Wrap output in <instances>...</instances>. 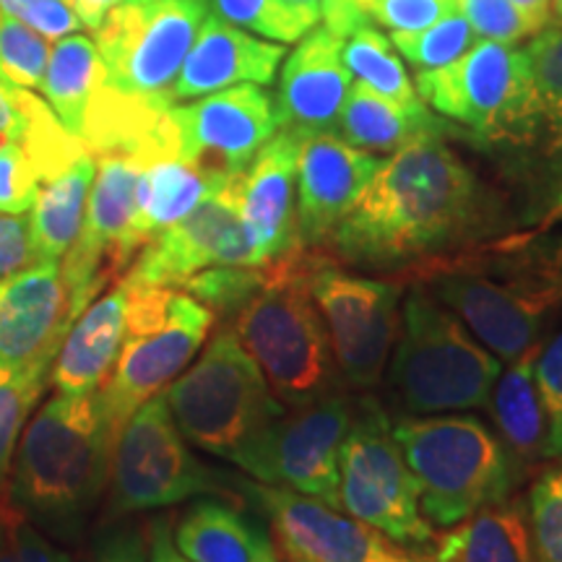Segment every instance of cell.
Instances as JSON below:
<instances>
[{
    "mask_svg": "<svg viewBox=\"0 0 562 562\" xmlns=\"http://www.w3.org/2000/svg\"><path fill=\"white\" fill-rule=\"evenodd\" d=\"M508 229L501 195L448 138H419L381 159L355 206L321 245L331 261L422 269L459 258Z\"/></svg>",
    "mask_w": 562,
    "mask_h": 562,
    "instance_id": "6da1fadb",
    "label": "cell"
},
{
    "mask_svg": "<svg viewBox=\"0 0 562 562\" xmlns=\"http://www.w3.org/2000/svg\"><path fill=\"white\" fill-rule=\"evenodd\" d=\"M112 451L100 391L55 393L19 438L5 501L37 529L74 537L110 482Z\"/></svg>",
    "mask_w": 562,
    "mask_h": 562,
    "instance_id": "7a4b0ae2",
    "label": "cell"
},
{
    "mask_svg": "<svg viewBox=\"0 0 562 562\" xmlns=\"http://www.w3.org/2000/svg\"><path fill=\"white\" fill-rule=\"evenodd\" d=\"M318 258L297 245L266 263L261 290L229 326L284 406L313 402L339 389V368L311 290Z\"/></svg>",
    "mask_w": 562,
    "mask_h": 562,
    "instance_id": "3957f363",
    "label": "cell"
},
{
    "mask_svg": "<svg viewBox=\"0 0 562 562\" xmlns=\"http://www.w3.org/2000/svg\"><path fill=\"white\" fill-rule=\"evenodd\" d=\"M391 430L432 529H451L476 510L508 501L526 476L495 430L472 414H404L391 419Z\"/></svg>",
    "mask_w": 562,
    "mask_h": 562,
    "instance_id": "277c9868",
    "label": "cell"
},
{
    "mask_svg": "<svg viewBox=\"0 0 562 562\" xmlns=\"http://www.w3.org/2000/svg\"><path fill=\"white\" fill-rule=\"evenodd\" d=\"M161 396L182 438L237 469L286 409L232 328H222Z\"/></svg>",
    "mask_w": 562,
    "mask_h": 562,
    "instance_id": "5b68a950",
    "label": "cell"
},
{
    "mask_svg": "<svg viewBox=\"0 0 562 562\" xmlns=\"http://www.w3.org/2000/svg\"><path fill=\"white\" fill-rule=\"evenodd\" d=\"M501 360L442 302L417 284L404 300L389 368L393 404L404 414L480 409L501 375Z\"/></svg>",
    "mask_w": 562,
    "mask_h": 562,
    "instance_id": "8992f818",
    "label": "cell"
},
{
    "mask_svg": "<svg viewBox=\"0 0 562 562\" xmlns=\"http://www.w3.org/2000/svg\"><path fill=\"white\" fill-rule=\"evenodd\" d=\"M414 89L482 149L490 146L524 161L537 146L542 125L537 87L526 53L513 45L476 40L448 66L419 70Z\"/></svg>",
    "mask_w": 562,
    "mask_h": 562,
    "instance_id": "52a82bcc",
    "label": "cell"
},
{
    "mask_svg": "<svg viewBox=\"0 0 562 562\" xmlns=\"http://www.w3.org/2000/svg\"><path fill=\"white\" fill-rule=\"evenodd\" d=\"M125 341L100 389L112 442H117L125 422L140 404L165 391L188 368L214 326V313L178 286L125 281Z\"/></svg>",
    "mask_w": 562,
    "mask_h": 562,
    "instance_id": "ba28073f",
    "label": "cell"
},
{
    "mask_svg": "<svg viewBox=\"0 0 562 562\" xmlns=\"http://www.w3.org/2000/svg\"><path fill=\"white\" fill-rule=\"evenodd\" d=\"M112 513L167 508L199 495H232L245 482L209 469L182 438L161 391L117 435L110 463Z\"/></svg>",
    "mask_w": 562,
    "mask_h": 562,
    "instance_id": "9c48e42d",
    "label": "cell"
},
{
    "mask_svg": "<svg viewBox=\"0 0 562 562\" xmlns=\"http://www.w3.org/2000/svg\"><path fill=\"white\" fill-rule=\"evenodd\" d=\"M339 508L412 550H430L438 537L422 516L417 480L375 398L351 409L339 453Z\"/></svg>",
    "mask_w": 562,
    "mask_h": 562,
    "instance_id": "30bf717a",
    "label": "cell"
},
{
    "mask_svg": "<svg viewBox=\"0 0 562 562\" xmlns=\"http://www.w3.org/2000/svg\"><path fill=\"white\" fill-rule=\"evenodd\" d=\"M206 16V0H121L94 32L104 83L172 104L170 89Z\"/></svg>",
    "mask_w": 562,
    "mask_h": 562,
    "instance_id": "8fae6325",
    "label": "cell"
},
{
    "mask_svg": "<svg viewBox=\"0 0 562 562\" xmlns=\"http://www.w3.org/2000/svg\"><path fill=\"white\" fill-rule=\"evenodd\" d=\"M311 290L344 381L357 391L378 385L402 328V284L344 271L321 256Z\"/></svg>",
    "mask_w": 562,
    "mask_h": 562,
    "instance_id": "7c38bea8",
    "label": "cell"
},
{
    "mask_svg": "<svg viewBox=\"0 0 562 562\" xmlns=\"http://www.w3.org/2000/svg\"><path fill=\"white\" fill-rule=\"evenodd\" d=\"M414 271L425 277L419 284L505 362L537 347L544 323L558 311L550 300L484 269L469 252Z\"/></svg>",
    "mask_w": 562,
    "mask_h": 562,
    "instance_id": "4fadbf2b",
    "label": "cell"
},
{
    "mask_svg": "<svg viewBox=\"0 0 562 562\" xmlns=\"http://www.w3.org/2000/svg\"><path fill=\"white\" fill-rule=\"evenodd\" d=\"M355 402L339 389L313 402L286 406L243 472L339 508V453ZM341 510V508H339Z\"/></svg>",
    "mask_w": 562,
    "mask_h": 562,
    "instance_id": "5bb4252c",
    "label": "cell"
},
{
    "mask_svg": "<svg viewBox=\"0 0 562 562\" xmlns=\"http://www.w3.org/2000/svg\"><path fill=\"white\" fill-rule=\"evenodd\" d=\"M252 503L277 531L281 550L300 562H435L427 550L393 542L375 526L300 492L245 482Z\"/></svg>",
    "mask_w": 562,
    "mask_h": 562,
    "instance_id": "9a60e30c",
    "label": "cell"
},
{
    "mask_svg": "<svg viewBox=\"0 0 562 562\" xmlns=\"http://www.w3.org/2000/svg\"><path fill=\"white\" fill-rule=\"evenodd\" d=\"M170 121L180 157L224 178L243 175L281 128L277 102L258 83L214 91L191 104H172Z\"/></svg>",
    "mask_w": 562,
    "mask_h": 562,
    "instance_id": "2e32d148",
    "label": "cell"
},
{
    "mask_svg": "<svg viewBox=\"0 0 562 562\" xmlns=\"http://www.w3.org/2000/svg\"><path fill=\"white\" fill-rule=\"evenodd\" d=\"M211 266H256L235 199V180L199 203L191 214L161 229L136 252L125 281L149 286H180Z\"/></svg>",
    "mask_w": 562,
    "mask_h": 562,
    "instance_id": "e0dca14e",
    "label": "cell"
},
{
    "mask_svg": "<svg viewBox=\"0 0 562 562\" xmlns=\"http://www.w3.org/2000/svg\"><path fill=\"white\" fill-rule=\"evenodd\" d=\"M144 161L125 154H100L97 172L83 211V224L76 243L63 256L60 271L66 277L76 307L83 313L89 302L100 297L112 271H121L123 237L136 211V188Z\"/></svg>",
    "mask_w": 562,
    "mask_h": 562,
    "instance_id": "ac0fdd59",
    "label": "cell"
},
{
    "mask_svg": "<svg viewBox=\"0 0 562 562\" xmlns=\"http://www.w3.org/2000/svg\"><path fill=\"white\" fill-rule=\"evenodd\" d=\"M79 315L60 263H34L0 279V368L53 370Z\"/></svg>",
    "mask_w": 562,
    "mask_h": 562,
    "instance_id": "d6986e66",
    "label": "cell"
},
{
    "mask_svg": "<svg viewBox=\"0 0 562 562\" xmlns=\"http://www.w3.org/2000/svg\"><path fill=\"white\" fill-rule=\"evenodd\" d=\"M381 157L357 149L339 133H313L300 138L297 206L294 237L300 248L318 250L355 206Z\"/></svg>",
    "mask_w": 562,
    "mask_h": 562,
    "instance_id": "ffe728a7",
    "label": "cell"
},
{
    "mask_svg": "<svg viewBox=\"0 0 562 562\" xmlns=\"http://www.w3.org/2000/svg\"><path fill=\"white\" fill-rule=\"evenodd\" d=\"M300 136L279 128L269 144L235 178V199L252 248L256 266L271 263L297 248L294 206H297Z\"/></svg>",
    "mask_w": 562,
    "mask_h": 562,
    "instance_id": "44dd1931",
    "label": "cell"
},
{
    "mask_svg": "<svg viewBox=\"0 0 562 562\" xmlns=\"http://www.w3.org/2000/svg\"><path fill=\"white\" fill-rule=\"evenodd\" d=\"M344 40L328 26L311 30L297 50L281 60L277 87L279 125L294 136L336 131L351 89V74L341 58Z\"/></svg>",
    "mask_w": 562,
    "mask_h": 562,
    "instance_id": "7402d4cb",
    "label": "cell"
},
{
    "mask_svg": "<svg viewBox=\"0 0 562 562\" xmlns=\"http://www.w3.org/2000/svg\"><path fill=\"white\" fill-rule=\"evenodd\" d=\"M284 58L286 47L281 42L279 45L263 42L209 13L178 70V79L170 89V102L199 100V97L240 87V83L269 87L277 79V70Z\"/></svg>",
    "mask_w": 562,
    "mask_h": 562,
    "instance_id": "603a6c76",
    "label": "cell"
},
{
    "mask_svg": "<svg viewBox=\"0 0 562 562\" xmlns=\"http://www.w3.org/2000/svg\"><path fill=\"white\" fill-rule=\"evenodd\" d=\"M232 180L235 178L203 170L195 161L182 157H159L146 161L138 175L136 211H133L128 232H125L121 252H117L121 269L131 266L136 252L151 237H157L161 229L191 214L199 203L224 191Z\"/></svg>",
    "mask_w": 562,
    "mask_h": 562,
    "instance_id": "cb8c5ba5",
    "label": "cell"
},
{
    "mask_svg": "<svg viewBox=\"0 0 562 562\" xmlns=\"http://www.w3.org/2000/svg\"><path fill=\"white\" fill-rule=\"evenodd\" d=\"M125 281L115 290L102 292L79 318L74 321L63 347L55 357L50 381L58 393H94L115 368L125 341Z\"/></svg>",
    "mask_w": 562,
    "mask_h": 562,
    "instance_id": "d4e9b609",
    "label": "cell"
},
{
    "mask_svg": "<svg viewBox=\"0 0 562 562\" xmlns=\"http://www.w3.org/2000/svg\"><path fill=\"white\" fill-rule=\"evenodd\" d=\"M336 133L370 154H393L419 138H467L459 125L435 115L425 102H398L378 94L364 83H355L344 102Z\"/></svg>",
    "mask_w": 562,
    "mask_h": 562,
    "instance_id": "484cf974",
    "label": "cell"
},
{
    "mask_svg": "<svg viewBox=\"0 0 562 562\" xmlns=\"http://www.w3.org/2000/svg\"><path fill=\"white\" fill-rule=\"evenodd\" d=\"M172 542L191 562H281L269 531L216 497L195 501L182 513Z\"/></svg>",
    "mask_w": 562,
    "mask_h": 562,
    "instance_id": "4316f807",
    "label": "cell"
},
{
    "mask_svg": "<svg viewBox=\"0 0 562 562\" xmlns=\"http://www.w3.org/2000/svg\"><path fill=\"white\" fill-rule=\"evenodd\" d=\"M526 60H529L533 87L539 97V112H542V125H539V138L526 167L537 170L539 199L550 214L562 211V26H547V30L533 34L526 47Z\"/></svg>",
    "mask_w": 562,
    "mask_h": 562,
    "instance_id": "83f0119b",
    "label": "cell"
},
{
    "mask_svg": "<svg viewBox=\"0 0 562 562\" xmlns=\"http://www.w3.org/2000/svg\"><path fill=\"white\" fill-rule=\"evenodd\" d=\"M539 347L542 341L501 370L484 404L495 425V435L524 472H529L533 463L547 461V414L533 375Z\"/></svg>",
    "mask_w": 562,
    "mask_h": 562,
    "instance_id": "f1b7e54d",
    "label": "cell"
},
{
    "mask_svg": "<svg viewBox=\"0 0 562 562\" xmlns=\"http://www.w3.org/2000/svg\"><path fill=\"white\" fill-rule=\"evenodd\" d=\"M435 562H533L526 503L503 501L435 537Z\"/></svg>",
    "mask_w": 562,
    "mask_h": 562,
    "instance_id": "f546056e",
    "label": "cell"
},
{
    "mask_svg": "<svg viewBox=\"0 0 562 562\" xmlns=\"http://www.w3.org/2000/svg\"><path fill=\"white\" fill-rule=\"evenodd\" d=\"M0 144H21L37 167L42 182L87 154V144L63 128L50 104L32 91L0 81Z\"/></svg>",
    "mask_w": 562,
    "mask_h": 562,
    "instance_id": "4dcf8cb0",
    "label": "cell"
},
{
    "mask_svg": "<svg viewBox=\"0 0 562 562\" xmlns=\"http://www.w3.org/2000/svg\"><path fill=\"white\" fill-rule=\"evenodd\" d=\"M97 159L87 151L74 165L45 180L40 186L37 201L30 211L32 245L37 263L55 261L60 263L70 245L79 237L83 224V211L94 182Z\"/></svg>",
    "mask_w": 562,
    "mask_h": 562,
    "instance_id": "1f68e13d",
    "label": "cell"
},
{
    "mask_svg": "<svg viewBox=\"0 0 562 562\" xmlns=\"http://www.w3.org/2000/svg\"><path fill=\"white\" fill-rule=\"evenodd\" d=\"M102 83L104 66L94 40L83 37L79 32L55 40L40 91L55 117L63 123V128L74 133L76 138L83 136L91 97Z\"/></svg>",
    "mask_w": 562,
    "mask_h": 562,
    "instance_id": "d6a6232c",
    "label": "cell"
},
{
    "mask_svg": "<svg viewBox=\"0 0 562 562\" xmlns=\"http://www.w3.org/2000/svg\"><path fill=\"white\" fill-rule=\"evenodd\" d=\"M484 250L487 258L472 256L484 269L501 273L513 284L550 300L552 305H562V235L533 237V240L495 245Z\"/></svg>",
    "mask_w": 562,
    "mask_h": 562,
    "instance_id": "836d02e7",
    "label": "cell"
},
{
    "mask_svg": "<svg viewBox=\"0 0 562 562\" xmlns=\"http://www.w3.org/2000/svg\"><path fill=\"white\" fill-rule=\"evenodd\" d=\"M344 66L351 76H357L360 83L370 87L378 94L391 97L398 102L419 100L414 81L406 74L402 58L396 55V47L389 37H383L375 26H360L344 40L341 47Z\"/></svg>",
    "mask_w": 562,
    "mask_h": 562,
    "instance_id": "e575fe53",
    "label": "cell"
},
{
    "mask_svg": "<svg viewBox=\"0 0 562 562\" xmlns=\"http://www.w3.org/2000/svg\"><path fill=\"white\" fill-rule=\"evenodd\" d=\"M214 16L269 42H300L318 24L321 13L297 9L286 0H206Z\"/></svg>",
    "mask_w": 562,
    "mask_h": 562,
    "instance_id": "d590c367",
    "label": "cell"
},
{
    "mask_svg": "<svg viewBox=\"0 0 562 562\" xmlns=\"http://www.w3.org/2000/svg\"><path fill=\"white\" fill-rule=\"evenodd\" d=\"M50 381V370H5L0 368V495L11 472L21 430L37 398Z\"/></svg>",
    "mask_w": 562,
    "mask_h": 562,
    "instance_id": "8d00e7d4",
    "label": "cell"
},
{
    "mask_svg": "<svg viewBox=\"0 0 562 562\" xmlns=\"http://www.w3.org/2000/svg\"><path fill=\"white\" fill-rule=\"evenodd\" d=\"M266 279L263 266H211L186 279L178 290L188 292L203 307L214 313V318H235L248 305V300L261 290Z\"/></svg>",
    "mask_w": 562,
    "mask_h": 562,
    "instance_id": "74e56055",
    "label": "cell"
},
{
    "mask_svg": "<svg viewBox=\"0 0 562 562\" xmlns=\"http://www.w3.org/2000/svg\"><path fill=\"white\" fill-rule=\"evenodd\" d=\"M393 47L417 70H435L448 66L476 42V34L461 11L448 13L432 26L419 32H391Z\"/></svg>",
    "mask_w": 562,
    "mask_h": 562,
    "instance_id": "f35d334b",
    "label": "cell"
},
{
    "mask_svg": "<svg viewBox=\"0 0 562 562\" xmlns=\"http://www.w3.org/2000/svg\"><path fill=\"white\" fill-rule=\"evenodd\" d=\"M533 562H562V463L547 467L526 497Z\"/></svg>",
    "mask_w": 562,
    "mask_h": 562,
    "instance_id": "ab89813d",
    "label": "cell"
},
{
    "mask_svg": "<svg viewBox=\"0 0 562 562\" xmlns=\"http://www.w3.org/2000/svg\"><path fill=\"white\" fill-rule=\"evenodd\" d=\"M50 58V40L24 21L0 13V81L9 87L40 89Z\"/></svg>",
    "mask_w": 562,
    "mask_h": 562,
    "instance_id": "60d3db41",
    "label": "cell"
},
{
    "mask_svg": "<svg viewBox=\"0 0 562 562\" xmlns=\"http://www.w3.org/2000/svg\"><path fill=\"white\" fill-rule=\"evenodd\" d=\"M533 375L547 414V459L562 461V326L539 347Z\"/></svg>",
    "mask_w": 562,
    "mask_h": 562,
    "instance_id": "b9f144b4",
    "label": "cell"
},
{
    "mask_svg": "<svg viewBox=\"0 0 562 562\" xmlns=\"http://www.w3.org/2000/svg\"><path fill=\"white\" fill-rule=\"evenodd\" d=\"M42 178L21 144H0V211L30 214L37 201Z\"/></svg>",
    "mask_w": 562,
    "mask_h": 562,
    "instance_id": "7bdbcfd3",
    "label": "cell"
},
{
    "mask_svg": "<svg viewBox=\"0 0 562 562\" xmlns=\"http://www.w3.org/2000/svg\"><path fill=\"white\" fill-rule=\"evenodd\" d=\"M456 9L469 21L476 40L516 45L524 37H531L510 0H456Z\"/></svg>",
    "mask_w": 562,
    "mask_h": 562,
    "instance_id": "ee69618b",
    "label": "cell"
},
{
    "mask_svg": "<svg viewBox=\"0 0 562 562\" xmlns=\"http://www.w3.org/2000/svg\"><path fill=\"white\" fill-rule=\"evenodd\" d=\"M453 11H459L456 0H372L370 24L391 32H419Z\"/></svg>",
    "mask_w": 562,
    "mask_h": 562,
    "instance_id": "f6af8a7d",
    "label": "cell"
},
{
    "mask_svg": "<svg viewBox=\"0 0 562 562\" xmlns=\"http://www.w3.org/2000/svg\"><path fill=\"white\" fill-rule=\"evenodd\" d=\"M37 263L32 245V227L26 214L0 211V279L30 269Z\"/></svg>",
    "mask_w": 562,
    "mask_h": 562,
    "instance_id": "bcb514c9",
    "label": "cell"
},
{
    "mask_svg": "<svg viewBox=\"0 0 562 562\" xmlns=\"http://www.w3.org/2000/svg\"><path fill=\"white\" fill-rule=\"evenodd\" d=\"M91 562H146V544L138 531H115L97 547Z\"/></svg>",
    "mask_w": 562,
    "mask_h": 562,
    "instance_id": "7dc6e473",
    "label": "cell"
},
{
    "mask_svg": "<svg viewBox=\"0 0 562 562\" xmlns=\"http://www.w3.org/2000/svg\"><path fill=\"white\" fill-rule=\"evenodd\" d=\"M513 9L518 11V16L524 19L526 30L533 37L537 32H542L550 26L552 19V0H510Z\"/></svg>",
    "mask_w": 562,
    "mask_h": 562,
    "instance_id": "c3c4849f",
    "label": "cell"
},
{
    "mask_svg": "<svg viewBox=\"0 0 562 562\" xmlns=\"http://www.w3.org/2000/svg\"><path fill=\"white\" fill-rule=\"evenodd\" d=\"M149 562H191L182 558L178 547H175L172 529L167 526V521L154 524L151 542H149Z\"/></svg>",
    "mask_w": 562,
    "mask_h": 562,
    "instance_id": "681fc988",
    "label": "cell"
},
{
    "mask_svg": "<svg viewBox=\"0 0 562 562\" xmlns=\"http://www.w3.org/2000/svg\"><path fill=\"white\" fill-rule=\"evenodd\" d=\"M117 3H121V0H70V5H74L81 26L91 32L100 30L104 16H108V13L115 9Z\"/></svg>",
    "mask_w": 562,
    "mask_h": 562,
    "instance_id": "f907efd6",
    "label": "cell"
},
{
    "mask_svg": "<svg viewBox=\"0 0 562 562\" xmlns=\"http://www.w3.org/2000/svg\"><path fill=\"white\" fill-rule=\"evenodd\" d=\"M0 562H19V554L11 544V533H9V521H5V508L0 503Z\"/></svg>",
    "mask_w": 562,
    "mask_h": 562,
    "instance_id": "816d5d0a",
    "label": "cell"
},
{
    "mask_svg": "<svg viewBox=\"0 0 562 562\" xmlns=\"http://www.w3.org/2000/svg\"><path fill=\"white\" fill-rule=\"evenodd\" d=\"M286 3L297 5V9H307V11L321 13V3H323V0H286Z\"/></svg>",
    "mask_w": 562,
    "mask_h": 562,
    "instance_id": "f5cc1de1",
    "label": "cell"
},
{
    "mask_svg": "<svg viewBox=\"0 0 562 562\" xmlns=\"http://www.w3.org/2000/svg\"><path fill=\"white\" fill-rule=\"evenodd\" d=\"M552 16L560 21V26H562V0H552Z\"/></svg>",
    "mask_w": 562,
    "mask_h": 562,
    "instance_id": "db71d44e",
    "label": "cell"
},
{
    "mask_svg": "<svg viewBox=\"0 0 562 562\" xmlns=\"http://www.w3.org/2000/svg\"><path fill=\"white\" fill-rule=\"evenodd\" d=\"M290 562H300V560H290Z\"/></svg>",
    "mask_w": 562,
    "mask_h": 562,
    "instance_id": "11a10c76",
    "label": "cell"
}]
</instances>
